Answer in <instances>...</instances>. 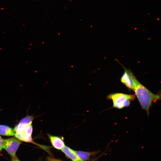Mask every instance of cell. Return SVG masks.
<instances>
[{
    "instance_id": "8992f818",
    "label": "cell",
    "mask_w": 161,
    "mask_h": 161,
    "mask_svg": "<svg viewBox=\"0 0 161 161\" xmlns=\"http://www.w3.org/2000/svg\"><path fill=\"white\" fill-rule=\"evenodd\" d=\"M34 117L32 116L27 115L22 119L15 126L13 130L15 132L23 130L29 125L32 124Z\"/></svg>"
},
{
    "instance_id": "4fadbf2b",
    "label": "cell",
    "mask_w": 161,
    "mask_h": 161,
    "mask_svg": "<svg viewBox=\"0 0 161 161\" xmlns=\"http://www.w3.org/2000/svg\"><path fill=\"white\" fill-rule=\"evenodd\" d=\"M48 160L49 161H61L50 157H48Z\"/></svg>"
},
{
    "instance_id": "ba28073f",
    "label": "cell",
    "mask_w": 161,
    "mask_h": 161,
    "mask_svg": "<svg viewBox=\"0 0 161 161\" xmlns=\"http://www.w3.org/2000/svg\"><path fill=\"white\" fill-rule=\"evenodd\" d=\"M61 150L72 161H81L75 153L74 151L65 145Z\"/></svg>"
},
{
    "instance_id": "7c38bea8",
    "label": "cell",
    "mask_w": 161,
    "mask_h": 161,
    "mask_svg": "<svg viewBox=\"0 0 161 161\" xmlns=\"http://www.w3.org/2000/svg\"><path fill=\"white\" fill-rule=\"evenodd\" d=\"M11 161H20L16 156L15 157H11Z\"/></svg>"
},
{
    "instance_id": "5b68a950",
    "label": "cell",
    "mask_w": 161,
    "mask_h": 161,
    "mask_svg": "<svg viewBox=\"0 0 161 161\" xmlns=\"http://www.w3.org/2000/svg\"><path fill=\"white\" fill-rule=\"evenodd\" d=\"M33 131L32 124L29 125L24 130L15 132V137L21 141L34 143L32 137Z\"/></svg>"
},
{
    "instance_id": "7a4b0ae2",
    "label": "cell",
    "mask_w": 161,
    "mask_h": 161,
    "mask_svg": "<svg viewBox=\"0 0 161 161\" xmlns=\"http://www.w3.org/2000/svg\"><path fill=\"white\" fill-rule=\"evenodd\" d=\"M135 97L133 95L116 93L109 95L107 98L112 101L114 108L120 109L129 106L131 102L133 100Z\"/></svg>"
},
{
    "instance_id": "30bf717a",
    "label": "cell",
    "mask_w": 161,
    "mask_h": 161,
    "mask_svg": "<svg viewBox=\"0 0 161 161\" xmlns=\"http://www.w3.org/2000/svg\"><path fill=\"white\" fill-rule=\"evenodd\" d=\"M75 153L81 161L88 160L92 153L80 151H74Z\"/></svg>"
},
{
    "instance_id": "52a82bcc",
    "label": "cell",
    "mask_w": 161,
    "mask_h": 161,
    "mask_svg": "<svg viewBox=\"0 0 161 161\" xmlns=\"http://www.w3.org/2000/svg\"><path fill=\"white\" fill-rule=\"evenodd\" d=\"M49 139L54 148L58 150H61L65 146L64 142L61 137L48 134Z\"/></svg>"
},
{
    "instance_id": "8fae6325",
    "label": "cell",
    "mask_w": 161,
    "mask_h": 161,
    "mask_svg": "<svg viewBox=\"0 0 161 161\" xmlns=\"http://www.w3.org/2000/svg\"><path fill=\"white\" fill-rule=\"evenodd\" d=\"M3 139L0 135V152L3 148Z\"/></svg>"
},
{
    "instance_id": "277c9868",
    "label": "cell",
    "mask_w": 161,
    "mask_h": 161,
    "mask_svg": "<svg viewBox=\"0 0 161 161\" xmlns=\"http://www.w3.org/2000/svg\"><path fill=\"white\" fill-rule=\"evenodd\" d=\"M121 81L128 88L133 90L139 82L131 72L126 70L121 77Z\"/></svg>"
},
{
    "instance_id": "6da1fadb",
    "label": "cell",
    "mask_w": 161,
    "mask_h": 161,
    "mask_svg": "<svg viewBox=\"0 0 161 161\" xmlns=\"http://www.w3.org/2000/svg\"><path fill=\"white\" fill-rule=\"evenodd\" d=\"M133 91L142 108L149 115V109L152 103L160 99V93L157 94L153 93L140 82Z\"/></svg>"
},
{
    "instance_id": "9c48e42d",
    "label": "cell",
    "mask_w": 161,
    "mask_h": 161,
    "mask_svg": "<svg viewBox=\"0 0 161 161\" xmlns=\"http://www.w3.org/2000/svg\"><path fill=\"white\" fill-rule=\"evenodd\" d=\"M15 132L11 127L4 125H0V135L5 136H14Z\"/></svg>"
},
{
    "instance_id": "3957f363",
    "label": "cell",
    "mask_w": 161,
    "mask_h": 161,
    "mask_svg": "<svg viewBox=\"0 0 161 161\" xmlns=\"http://www.w3.org/2000/svg\"><path fill=\"white\" fill-rule=\"evenodd\" d=\"M21 143V141L16 137L3 139L2 148L12 157L16 156V152Z\"/></svg>"
}]
</instances>
